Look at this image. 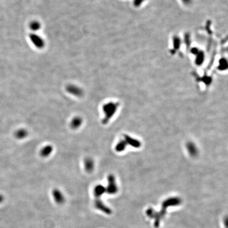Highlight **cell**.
I'll return each mask as SVG.
<instances>
[{"label": "cell", "mask_w": 228, "mask_h": 228, "mask_svg": "<svg viewBox=\"0 0 228 228\" xmlns=\"http://www.w3.org/2000/svg\"><path fill=\"white\" fill-rule=\"evenodd\" d=\"M181 203V200L179 198H171L165 200L162 203V209L160 212H157L154 211L152 218L155 220L154 226L156 228H158L161 223L162 219L164 218L167 213V209L171 206L179 205Z\"/></svg>", "instance_id": "1"}, {"label": "cell", "mask_w": 228, "mask_h": 228, "mask_svg": "<svg viewBox=\"0 0 228 228\" xmlns=\"http://www.w3.org/2000/svg\"><path fill=\"white\" fill-rule=\"evenodd\" d=\"M119 106V103H118L114 102H109L103 105V110L104 114V116L102 121V123L103 124L106 125L109 122V121L116 113Z\"/></svg>", "instance_id": "2"}, {"label": "cell", "mask_w": 228, "mask_h": 228, "mask_svg": "<svg viewBox=\"0 0 228 228\" xmlns=\"http://www.w3.org/2000/svg\"><path fill=\"white\" fill-rule=\"evenodd\" d=\"M106 188V193L109 195H115L118 192L116 181L115 177L113 174H110L108 177V184Z\"/></svg>", "instance_id": "3"}, {"label": "cell", "mask_w": 228, "mask_h": 228, "mask_svg": "<svg viewBox=\"0 0 228 228\" xmlns=\"http://www.w3.org/2000/svg\"><path fill=\"white\" fill-rule=\"evenodd\" d=\"M29 38L32 44L36 47V48H38V49H42L45 46V42L44 39L40 36H38L36 34H30Z\"/></svg>", "instance_id": "4"}, {"label": "cell", "mask_w": 228, "mask_h": 228, "mask_svg": "<svg viewBox=\"0 0 228 228\" xmlns=\"http://www.w3.org/2000/svg\"><path fill=\"white\" fill-rule=\"evenodd\" d=\"M65 89L68 93L72 94V95L75 96L77 97H81L83 95V90L77 86L70 85L67 86Z\"/></svg>", "instance_id": "5"}, {"label": "cell", "mask_w": 228, "mask_h": 228, "mask_svg": "<svg viewBox=\"0 0 228 228\" xmlns=\"http://www.w3.org/2000/svg\"><path fill=\"white\" fill-rule=\"evenodd\" d=\"M52 196L54 198V200L57 204H63L65 201V197L61 191L58 189L55 188L52 191Z\"/></svg>", "instance_id": "6"}, {"label": "cell", "mask_w": 228, "mask_h": 228, "mask_svg": "<svg viewBox=\"0 0 228 228\" xmlns=\"http://www.w3.org/2000/svg\"><path fill=\"white\" fill-rule=\"evenodd\" d=\"M124 139L127 143V145H129L136 149L139 148L141 146V143L140 141L137 140V139L131 137L129 135H124Z\"/></svg>", "instance_id": "7"}, {"label": "cell", "mask_w": 228, "mask_h": 228, "mask_svg": "<svg viewBox=\"0 0 228 228\" xmlns=\"http://www.w3.org/2000/svg\"><path fill=\"white\" fill-rule=\"evenodd\" d=\"M84 167L86 171L87 172H91L95 167V163L91 157H87L84 160Z\"/></svg>", "instance_id": "8"}, {"label": "cell", "mask_w": 228, "mask_h": 228, "mask_svg": "<svg viewBox=\"0 0 228 228\" xmlns=\"http://www.w3.org/2000/svg\"><path fill=\"white\" fill-rule=\"evenodd\" d=\"M82 124V119L79 116L73 117L70 122V127L72 129H76L79 128Z\"/></svg>", "instance_id": "9"}, {"label": "cell", "mask_w": 228, "mask_h": 228, "mask_svg": "<svg viewBox=\"0 0 228 228\" xmlns=\"http://www.w3.org/2000/svg\"><path fill=\"white\" fill-rule=\"evenodd\" d=\"M53 151V147L51 145H47L43 147L40 150V155L43 157H47L51 154Z\"/></svg>", "instance_id": "10"}, {"label": "cell", "mask_w": 228, "mask_h": 228, "mask_svg": "<svg viewBox=\"0 0 228 228\" xmlns=\"http://www.w3.org/2000/svg\"><path fill=\"white\" fill-rule=\"evenodd\" d=\"M106 193V188L102 185H96L94 188V195L97 198H99Z\"/></svg>", "instance_id": "11"}, {"label": "cell", "mask_w": 228, "mask_h": 228, "mask_svg": "<svg viewBox=\"0 0 228 228\" xmlns=\"http://www.w3.org/2000/svg\"><path fill=\"white\" fill-rule=\"evenodd\" d=\"M187 149L189 154L192 156H195L198 153V149L194 143L189 142L187 145Z\"/></svg>", "instance_id": "12"}, {"label": "cell", "mask_w": 228, "mask_h": 228, "mask_svg": "<svg viewBox=\"0 0 228 228\" xmlns=\"http://www.w3.org/2000/svg\"><path fill=\"white\" fill-rule=\"evenodd\" d=\"M127 143L125 142L124 139H122L121 141H119L115 146V150L117 152H121L125 150L126 147L127 146Z\"/></svg>", "instance_id": "13"}, {"label": "cell", "mask_w": 228, "mask_h": 228, "mask_svg": "<svg viewBox=\"0 0 228 228\" xmlns=\"http://www.w3.org/2000/svg\"><path fill=\"white\" fill-rule=\"evenodd\" d=\"M28 135V131L26 129H18L15 133L16 137L18 139H23L26 138Z\"/></svg>", "instance_id": "14"}, {"label": "cell", "mask_w": 228, "mask_h": 228, "mask_svg": "<svg viewBox=\"0 0 228 228\" xmlns=\"http://www.w3.org/2000/svg\"><path fill=\"white\" fill-rule=\"evenodd\" d=\"M30 28L31 30L33 31H37L39 30L41 28V24L40 22L37 21H33L31 22L30 24Z\"/></svg>", "instance_id": "15"}, {"label": "cell", "mask_w": 228, "mask_h": 228, "mask_svg": "<svg viewBox=\"0 0 228 228\" xmlns=\"http://www.w3.org/2000/svg\"><path fill=\"white\" fill-rule=\"evenodd\" d=\"M143 1V0H135V4H140L141 2H142Z\"/></svg>", "instance_id": "16"}, {"label": "cell", "mask_w": 228, "mask_h": 228, "mask_svg": "<svg viewBox=\"0 0 228 228\" xmlns=\"http://www.w3.org/2000/svg\"><path fill=\"white\" fill-rule=\"evenodd\" d=\"M3 201H4V197L2 195H0V203L3 202Z\"/></svg>", "instance_id": "17"}, {"label": "cell", "mask_w": 228, "mask_h": 228, "mask_svg": "<svg viewBox=\"0 0 228 228\" xmlns=\"http://www.w3.org/2000/svg\"><path fill=\"white\" fill-rule=\"evenodd\" d=\"M183 1L185 3H190V0H183Z\"/></svg>", "instance_id": "18"}]
</instances>
